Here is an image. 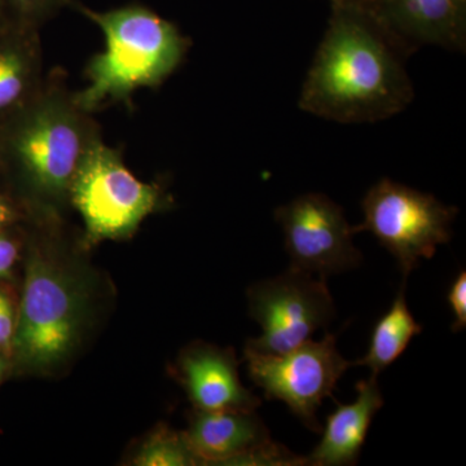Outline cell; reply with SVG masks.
Segmentation results:
<instances>
[{"label":"cell","mask_w":466,"mask_h":466,"mask_svg":"<svg viewBox=\"0 0 466 466\" xmlns=\"http://www.w3.org/2000/svg\"><path fill=\"white\" fill-rule=\"evenodd\" d=\"M410 52L381 21L361 9L330 7L323 39L300 88L299 106L339 124H375L415 99Z\"/></svg>","instance_id":"6da1fadb"},{"label":"cell","mask_w":466,"mask_h":466,"mask_svg":"<svg viewBox=\"0 0 466 466\" xmlns=\"http://www.w3.org/2000/svg\"><path fill=\"white\" fill-rule=\"evenodd\" d=\"M99 137L91 113L51 76L26 106L0 122V173L15 177L39 204L69 200L76 170Z\"/></svg>","instance_id":"7a4b0ae2"},{"label":"cell","mask_w":466,"mask_h":466,"mask_svg":"<svg viewBox=\"0 0 466 466\" xmlns=\"http://www.w3.org/2000/svg\"><path fill=\"white\" fill-rule=\"evenodd\" d=\"M103 33L106 48L86 67L87 86L75 92L76 104L94 113L108 103L124 101L140 88L164 84L182 66L191 41L179 27L142 5L95 11L75 7Z\"/></svg>","instance_id":"3957f363"},{"label":"cell","mask_w":466,"mask_h":466,"mask_svg":"<svg viewBox=\"0 0 466 466\" xmlns=\"http://www.w3.org/2000/svg\"><path fill=\"white\" fill-rule=\"evenodd\" d=\"M69 201L85 223V244L133 235L164 204L161 188L147 184L124 164L121 153L99 137L86 153L70 186Z\"/></svg>","instance_id":"277c9868"},{"label":"cell","mask_w":466,"mask_h":466,"mask_svg":"<svg viewBox=\"0 0 466 466\" xmlns=\"http://www.w3.org/2000/svg\"><path fill=\"white\" fill-rule=\"evenodd\" d=\"M81 319V299L72 279L48 254L33 248L12 357L34 370L55 366L75 348Z\"/></svg>","instance_id":"5b68a950"},{"label":"cell","mask_w":466,"mask_h":466,"mask_svg":"<svg viewBox=\"0 0 466 466\" xmlns=\"http://www.w3.org/2000/svg\"><path fill=\"white\" fill-rule=\"evenodd\" d=\"M364 220L354 233L368 231L386 248L407 280L420 260L433 258L440 245L452 238L459 208L449 207L431 193L394 182L379 180L361 201Z\"/></svg>","instance_id":"8992f818"},{"label":"cell","mask_w":466,"mask_h":466,"mask_svg":"<svg viewBox=\"0 0 466 466\" xmlns=\"http://www.w3.org/2000/svg\"><path fill=\"white\" fill-rule=\"evenodd\" d=\"M248 299L250 317L263 332L258 339H248L245 349L259 354H284L299 348L336 317L327 280H315L311 274L291 267L251 285Z\"/></svg>","instance_id":"52a82bcc"},{"label":"cell","mask_w":466,"mask_h":466,"mask_svg":"<svg viewBox=\"0 0 466 466\" xmlns=\"http://www.w3.org/2000/svg\"><path fill=\"white\" fill-rule=\"evenodd\" d=\"M251 381L267 400H281L309 431L320 433L317 412L325 397H332L337 382L352 367L337 349L336 336L303 342L284 354H259L244 350Z\"/></svg>","instance_id":"ba28073f"},{"label":"cell","mask_w":466,"mask_h":466,"mask_svg":"<svg viewBox=\"0 0 466 466\" xmlns=\"http://www.w3.org/2000/svg\"><path fill=\"white\" fill-rule=\"evenodd\" d=\"M284 232L291 268L328 276L359 266L361 253L352 244L354 229L343 208L323 193H305L275 210Z\"/></svg>","instance_id":"9c48e42d"},{"label":"cell","mask_w":466,"mask_h":466,"mask_svg":"<svg viewBox=\"0 0 466 466\" xmlns=\"http://www.w3.org/2000/svg\"><path fill=\"white\" fill-rule=\"evenodd\" d=\"M184 435L201 464L308 465V458L271 440L254 410H198Z\"/></svg>","instance_id":"30bf717a"},{"label":"cell","mask_w":466,"mask_h":466,"mask_svg":"<svg viewBox=\"0 0 466 466\" xmlns=\"http://www.w3.org/2000/svg\"><path fill=\"white\" fill-rule=\"evenodd\" d=\"M373 15L410 55L424 46L465 52L466 0H382Z\"/></svg>","instance_id":"8fae6325"},{"label":"cell","mask_w":466,"mask_h":466,"mask_svg":"<svg viewBox=\"0 0 466 466\" xmlns=\"http://www.w3.org/2000/svg\"><path fill=\"white\" fill-rule=\"evenodd\" d=\"M179 368L189 400L198 410H256L262 403L241 385L231 350L192 346L182 355Z\"/></svg>","instance_id":"7c38bea8"},{"label":"cell","mask_w":466,"mask_h":466,"mask_svg":"<svg viewBox=\"0 0 466 466\" xmlns=\"http://www.w3.org/2000/svg\"><path fill=\"white\" fill-rule=\"evenodd\" d=\"M354 403H337V410L327 419L323 437L311 455L308 465L350 466L358 462L373 417L383 407L382 392L377 376L357 383Z\"/></svg>","instance_id":"4fadbf2b"},{"label":"cell","mask_w":466,"mask_h":466,"mask_svg":"<svg viewBox=\"0 0 466 466\" xmlns=\"http://www.w3.org/2000/svg\"><path fill=\"white\" fill-rule=\"evenodd\" d=\"M45 81L39 30L9 24L0 33V122L26 106Z\"/></svg>","instance_id":"5bb4252c"},{"label":"cell","mask_w":466,"mask_h":466,"mask_svg":"<svg viewBox=\"0 0 466 466\" xmlns=\"http://www.w3.org/2000/svg\"><path fill=\"white\" fill-rule=\"evenodd\" d=\"M406 284L407 280L401 281L390 309L377 320L366 357L352 361V366L368 367L372 376H379L401 357L413 337L422 332V325L417 323L408 309Z\"/></svg>","instance_id":"9a60e30c"},{"label":"cell","mask_w":466,"mask_h":466,"mask_svg":"<svg viewBox=\"0 0 466 466\" xmlns=\"http://www.w3.org/2000/svg\"><path fill=\"white\" fill-rule=\"evenodd\" d=\"M134 464L139 466H189L201 464L193 453L184 433L167 428H159L144 441L135 456Z\"/></svg>","instance_id":"2e32d148"},{"label":"cell","mask_w":466,"mask_h":466,"mask_svg":"<svg viewBox=\"0 0 466 466\" xmlns=\"http://www.w3.org/2000/svg\"><path fill=\"white\" fill-rule=\"evenodd\" d=\"M9 18L16 25L41 27L66 7H75L76 0H5Z\"/></svg>","instance_id":"e0dca14e"},{"label":"cell","mask_w":466,"mask_h":466,"mask_svg":"<svg viewBox=\"0 0 466 466\" xmlns=\"http://www.w3.org/2000/svg\"><path fill=\"white\" fill-rule=\"evenodd\" d=\"M17 311L8 291L0 288V354L11 358L16 332Z\"/></svg>","instance_id":"ac0fdd59"},{"label":"cell","mask_w":466,"mask_h":466,"mask_svg":"<svg viewBox=\"0 0 466 466\" xmlns=\"http://www.w3.org/2000/svg\"><path fill=\"white\" fill-rule=\"evenodd\" d=\"M447 300L451 309H452L453 320L452 332H461L466 327V272L462 269L456 276L455 280L451 284L449 293H447Z\"/></svg>","instance_id":"d6986e66"},{"label":"cell","mask_w":466,"mask_h":466,"mask_svg":"<svg viewBox=\"0 0 466 466\" xmlns=\"http://www.w3.org/2000/svg\"><path fill=\"white\" fill-rule=\"evenodd\" d=\"M8 231L0 232V279L11 274L18 259V242Z\"/></svg>","instance_id":"ffe728a7"},{"label":"cell","mask_w":466,"mask_h":466,"mask_svg":"<svg viewBox=\"0 0 466 466\" xmlns=\"http://www.w3.org/2000/svg\"><path fill=\"white\" fill-rule=\"evenodd\" d=\"M20 217V211L15 207L14 201L0 192V232L11 228Z\"/></svg>","instance_id":"44dd1931"},{"label":"cell","mask_w":466,"mask_h":466,"mask_svg":"<svg viewBox=\"0 0 466 466\" xmlns=\"http://www.w3.org/2000/svg\"><path fill=\"white\" fill-rule=\"evenodd\" d=\"M382 0H328L330 7H348L375 14Z\"/></svg>","instance_id":"7402d4cb"},{"label":"cell","mask_w":466,"mask_h":466,"mask_svg":"<svg viewBox=\"0 0 466 466\" xmlns=\"http://www.w3.org/2000/svg\"><path fill=\"white\" fill-rule=\"evenodd\" d=\"M11 18H9L7 7H5V0H0V33L5 29L11 24Z\"/></svg>","instance_id":"603a6c76"},{"label":"cell","mask_w":466,"mask_h":466,"mask_svg":"<svg viewBox=\"0 0 466 466\" xmlns=\"http://www.w3.org/2000/svg\"><path fill=\"white\" fill-rule=\"evenodd\" d=\"M8 359L5 355L0 354V381H2L3 376H5V370L8 368Z\"/></svg>","instance_id":"cb8c5ba5"}]
</instances>
